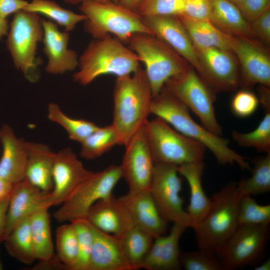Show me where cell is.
Listing matches in <instances>:
<instances>
[{"instance_id": "6da1fadb", "label": "cell", "mask_w": 270, "mask_h": 270, "mask_svg": "<svg viewBox=\"0 0 270 270\" xmlns=\"http://www.w3.org/2000/svg\"><path fill=\"white\" fill-rule=\"evenodd\" d=\"M150 112L180 134L202 144L212 153L220 164H236L242 170H251L246 158L230 147L228 140L196 122L191 117L189 108L165 86L152 98Z\"/></svg>"}, {"instance_id": "7a4b0ae2", "label": "cell", "mask_w": 270, "mask_h": 270, "mask_svg": "<svg viewBox=\"0 0 270 270\" xmlns=\"http://www.w3.org/2000/svg\"><path fill=\"white\" fill-rule=\"evenodd\" d=\"M152 95L144 70L140 67L132 74L117 77L114 90L112 124L126 146L146 123Z\"/></svg>"}, {"instance_id": "3957f363", "label": "cell", "mask_w": 270, "mask_h": 270, "mask_svg": "<svg viewBox=\"0 0 270 270\" xmlns=\"http://www.w3.org/2000/svg\"><path fill=\"white\" fill-rule=\"evenodd\" d=\"M74 80L82 86L106 74H130L140 67L138 56L116 38L107 35L91 41L78 59Z\"/></svg>"}, {"instance_id": "277c9868", "label": "cell", "mask_w": 270, "mask_h": 270, "mask_svg": "<svg viewBox=\"0 0 270 270\" xmlns=\"http://www.w3.org/2000/svg\"><path fill=\"white\" fill-rule=\"evenodd\" d=\"M241 196L234 182L213 194L208 212L192 228L200 248L216 254L234 233Z\"/></svg>"}, {"instance_id": "5b68a950", "label": "cell", "mask_w": 270, "mask_h": 270, "mask_svg": "<svg viewBox=\"0 0 270 270\" xmlns=\"http://www.w3.org/2000/svg\"><path fill=\"white\" fill-rule=\"evenodd\" d=\"M80 9L86 18L84 30L95 39L112 34L124 44L135 34L153 35L142 16L119 2L87 0Z\"/></svg>"}, {"instance_id": "8992f818", "label": "cell", "mask_w": 270, "mask_h": 270, "mask_svg": "<svg viewBox=\"0 0 270 270\" xmlns=\"http://www.w3.org/2000/svg\"><path fill=\"white\" fill-rule=\"evenodd\" d=\"M128 44L145 66L152 97L160 93L168 79L182 74L190 67L184 58L154 35L135 34Z\"/></svg>"}, {"instance_id": "52a82bcc", "label": "cell", "mask_w": 270, "mask_h": 270, "mask_svg": "<svg viewBox=\"0 0 270 270\" xmlns=\"http://www.w3.org/2000/svg\"><path fill=\"white\" fill-rule=\"evenodd\" d=\"M144 127L154 164L178 166L203 161L206 148L180 134L161 118L148 120Z\"/></svg>"}, {"instance_id": "ba28073f", "label": "cell", "mask_w": 270, "mask_h": 270, "mask_svg": "<svg viewBox=\"0 0 270 270\" xmlns=\"http://www.w3.org/2000/svg\"><path fill=\"white\" fill-rule=\"evenodd\" d=\"M10 26L6 44L14 64L27 79L35 81L39 64L36 47L44 36L42 19L38 14L22 10L14 14Z\"/></svg>"}, {"instance_id": "9c48e42d", "label": "cell", "mask_w": 270, "mask_h": 270, "mask_svg": "<svg viewBox=\"0 0 270 270\" xmlns=\"http://www.w3.org/2000/svg\"><path fill=\"white\" fill-rule=\"evenodd\" d=\"M122 178L120 165H110L102 171L93 172L60 205L54 216L60 222L86 218L96 202L112 195L114 188Z\"/></svg>"}, {"instance_id": "30bf717a", "label": "cell", "mask_w": 270, "mask_h": 270, "mask_svg": "<svg viewBox=\"0 0 270 270\" xmlns=\"http://www.w3.org/2000/svg\"><path fill=\"white\" fill-rule=\"evenodd\" d=\"M164 86L198 116L204 127L215 134H222V128L214 108L216 97L211 88L191 67L168 79Z\"/></svg>"}, {"instance_id": "8fae6325", "label": "cell", "mask_w": 270, "mask_h": 270, "mask_svg": "<svg viewBox=\"0 0 270 270\" xmlns=\"http://www.w3.org/2000/svg\"><path fill=\"white\" fill-rule=\"evenodd\" d=\"M269 224L240 225L216 254L224 270L256 264L264 254Z\"/></svg>"}, {"instance_id": "7c38bea8", "label": "cell", "mask_w": 270, "mask_h": 270, "mask_svg": "<svg viewBox=\"0 0 270 270\" xmlns=\"http://www.w3.org/2000/svg\"><path fill=\"white\" fill-rule=\"evenodd\" d=\"M178 166L156 163L150 191L162 216L168 222L192 228L194 222L184 210L180 195L182 182Z\"/></svg>"}, {"instance_id": "4fadbf2b", "label": "cell", "mask_w": 270, "mask_h": 270, "mask_svg": "<svg viewBox=\"0 0 270 270\" xmlns=\"http://www.w3.org/2000/svg\"><path fill=\"white\" fill-rule=\"evenodd\" d=\"M145 124L128 144L120 165L129 192L150 190L154 162L146 136Z\"/></svg>"}, {"instance_id": "5bb4252c", "label": "cell", "mask_w": 270, "mask_h": 270, "mask_svg": "<svg viewBox=\"0 0 270 270\" xmlns=\"http://www.w3.org/2000/svg\"><path fill=\"white\" fill-rule=\"evenodd\" d=\"M231 51L241 66L239 84L246 88L256 84L270 87V57L264 46L254 38L232 36Z\"/></svg>"}, {"instance_id": "9a60e30c", "label": "cell", "mask_w": 270, "mask_h": 270, "mask_svg": "<svg viewBox=\"0 0 270 270\" xmlns=\"http://www.w3.org/2000/svg\"><path fill=\"white\" fill-rule=\"evenodd\" d=\"M93 172L87 170L70 148L56 152L52 168L53 188L46 206L60 205Z\"/></svg>"}, {"instance_id": "2e32d148", "label": "cell", "mask_w": 270, "mask_h": 270, "mask_svg": "<svg viewBox=\"0 0 270 270\" xmlns=\"http://www.w3.org/2000/svg\"><path fill=\"white\" fill-rule=\"evenodd\" d=\"M195 49L202 68L199 76L211 88L227 91L238 87L240 74L232 52L216 48Z\"/></svg>"}, {"instance_id": "e0dca14e", "label": "cell", "mask_w": 270, "mask_h": 270, "mask_svg": "<svg viewBox=\"0 0 270 270\" xmlns=\"http://www.w3.org/2000/svg\"><path fill=\"white\" fill-rule=\"evenodd\" d=\"M143 19L154 36L174 50L198 75L200 74L202 68L195 48L178 16H152Z\"/></svg>"}, {"instance_id": "ac0fdd59", "label": "cell", "mask_w": 270, "mask_h": 270, "mask_svg": "<svg viewBox=\"0 0 270 270\" xmlns=\"http://www.w3.org/2000/svg\"><path fill=\"white\" fill-rule=\"evenodd\" d=\"M44 30L43 52L48 58L46 71L50 74H62L74 70L78 64L76 53L68 48V32H60L52 21L42 19Z\"/></svg>"}, {"instance_id": "d6986e66", "label": "cell", "mask_w": 270, "mask_h": 270, "mask_svg": "<svg viewBox=\"0 0 270 270\" xmlns=\"http://www.w3.org/2000/svg\"><path fill=\"white\" fill-rule=\"evenodd\" d=\"M119 198L134 225L154 238L166 234L168 222L161 215L150 190L129 192Z\"/></svg>"}, {"instance_id": "ffe728a7", "label": "cell", "mask_w": 270, "mask_h": 270, "mask_svg": "<svg viewBox=\"0 0 270 270\" xmlns=\"http://www.w3.org/2000/svg\"><path fill=\"white\" fill-rule=\"evenodd\" d=\"M0 176L12 184L25 179L27 161L26 142L18 138L7 124L0 128Z\"/></svg>"}, {"instance_id": "44dd1931", "label": "cell", "mask_w": 270, "mask_h": 270, "mask_svg": "<svg viewBox=\"0 0 270 270\" xmlns=\"http://www.w3.org/2000/svg\"><path fill=\"white\" fill-rule=\"evenodd\" d=\"M48 194L26 179L14 185L10 196L4 240L16 224L34 212L48 208L46 200Z\"/></svg>"}, {"instance_id": "7402d4cb", "label": "cell", "mask_w": 270, "mask_h": 270, "mask_svg": "<svg viewBox=\"0 0 270 270\" xmlns=\"http://www.w3.org/2000/svg\"><path fill=\"white\" fill-rule=\"evenodd\" d=\"M188 228L180 224L173 223L168 234L154 238L142 268L148 270H180L179 242Z\"/></svg>"}, {"instance_id": "603a6c76", "label": "cell", "mask_w": 270, "mask_h": 270, "mask_svg": "<svg viewBox=\"0 0 270 270\" xmlns=\"http://www.w3.org/2000/svg\"><path fill=\"white\" fill-rule=\"evenodd\" d=\"M86 219L99 230L117 236L134 224L120 198L113 194L96 202Z\"/></svg>"}, {"instance_id": "cb8c5ba5", "label": "cell", "mask_w": 270, "mask_h": 270, "mask_svg": "<svg viewBox=\"0 0 270 270\" xmlns=\"http://www.w3.org/2000/svg\"><path fill=\"white\" fill-rule=\"evenodd\" d=\"M90 224L94 240L88 270H131L119 238Z\"/></svg>"}, {"instance_id": "d4e9b609", "label": "cell", "mask_w": 270, "mask_h": 270, "mask_svg": "<svg viewBox=\"0 0 270 270\" xmlns=\"http://www.w3.org/2000/svg\"><path fill=\"white\" fill-rule=\"evenodd\" d=\"M26 148L25 179L43 192H51L56 152L42 143L26 142Z\"/></svg>"}, {"instance_id": "484cf974", "label": "cell", "mask_w": 270, "mask_h": 270, "mask_svg": "<svg viewBox=\"0 0 270 270\" xmlns=\"http://www.w3.org/2000/svg\"><path fill=\"white\" fill-rule=\"evenodd\" d=\"M204 168V161L178 166L179 174L186 179L190 186V200L186 211L194 222V226L206 215L212 203L211 198L206 196L202 187Z\"/></svg>"}, {"instance_id": "4316f807", "label": "cell", "mask_w": 270, "mask_h": 270, "mask_svg": "<svg viewBox=\"0 0 270 270\" xmlns=\"http://www.w3.org/2000/svg\"><path fill=\"white\" fill-rule=\"evenodd\" d=\"M210 21L223 32L232 36L254 38L250 22L238 8L228 0H210Z\"/></svg>"}, {"instance_id": "83f0119b", "label": "cell", "mask_w": 270, "mask_h": 270, "mask_svg": "<svg viewBox=\"0 0 270 270\" xmlns=\"http://www.w3.org/2000/svg\"><path fill=\"white\" fill-rule=\"evenodd\" d=\"M196 48H216L231 52L232 35L227 34L208 20H196L178 16Z\"/></svg>"}, {"instance_id": "f1b7e54d", "label": "cell", "mask_w": 270, "mask_h": 270, "mask_svg": "<svg viewBox=\"0 0 270 270\" xmlns=\"http://www.w3.org/2000/svg\"><path fill=\"white\" fill-rule=\"evenodd\" d=\"M48 208H41L29 216L30 235L36 259L48 261L56 255L52 238Z\"/></svg>"}, {"instance_id": "f546056e", "label": "cell", "mask_w": 270, "mask_h": 270, "mask_svg": "<svg viewBox=\"0 0 270 270\" xmlns=\"http://www.w3.org/2000/svg\"><path fill=\"white\" fill-rule=\"evenodd\" d=\"M118 237L130 270L142 268L143 262L154 238L146 231L134 224Z\"/></svg>"}, {"instance_id": "4dcf8cb0", "label": "cell", "mask_w": 270, "mask_h": 270, "mask_svg": "<svg viewBox=\"0 0 270 270\" xmlns=\"http://www.w3.org/2000/svg\"><path fill=\"white\" fill-rule=\"evenodd\" d=\"M29 216L16 224L4 240L8 253L18 261L27 265L36 260L30 235Z\"/></svg>"}, {"instance_id": "1f68e13d", "label": "cell", "mask_w": 270, "mask_h": 270, "mask_svg": "<svg viewBox=\"0 0 270 270\" xmlns=\"http://www.w3.org/2000/svg\"><path fill=\"white\" fill-rule=\"evenodd\" d=\"M23 10L42 14L64 27L67 32L72 30L78 23L86 19L84 14L64 8L52 0H32Z\"/></svg>"}, {"instance_id": "d6a6232c", "label": "cell", "mask_w": 270, "mask_h": 270, "mask_svg": "<svg viewBox=\"0 0 270 270\" xmlns=\"http://www.w3.org/2000/svg\"><path fill=\"white\" fill-rule=\"evenodd\" d=\"M80 156L87 160L96 158L117 144H121L120 136L112 124L98 128L82 142Z\"/></svg>"}, {"instance_id": "836d02e7", "label": "cell", "mask_w": 270, "mask_h": 270, "mask_svg": "<svg viewBox=\"0 0 270 270\" xmlns=\"http://www.w3.org/2000/svg\"><path fill=\"white\" fill-rule=\"evenodd\" d=\"M252 162L251 176L236 183L241 196L262 194L270 190V153L254 160Z\"/></svg>"}, {"instance_id": "e575fe53", "label": "cell", "mask_w": 270, "mask_h": 270, "mask_svg": "<svg viewBox=\"0 0 270 270\" xmlns=\"http://www.w3.org/2000/svg\"><path fill=\"white\" fill-rule=\"evenodd\" d=\"M48 118L62 127L70 140L80 144L98 128L92 122L68 116L54 102H50L48 106Z\"/></svg>"}, {"instance_id": "d590c367", "label": "cell", "mask_w": 270, "mask_h": 270, "mask_svg": "<svg viewBox=\"0 0 270 270\" xmlns=\"http://www.w3.org/2000/svg\"><path fill=\"white\" fill-rule=\"evenodd\" d=\"M56 256L67 270H72L78 256V242L71 222L61 225L56 234Z\"/></svg>"}, {"instance_id": "8d00e7d4", "label": "cell", "mask_w": 270, "mask_h": 270, "mask_svg": "<svg viewBox=\"0 0 270 270\" xmlns=\"http://www.w3.org/2000/svg\"><path fill=\"white\" fill-rule=\"evenodd\" d=\"M233 139L244 147H252L257 151L270 153V111L264 112V116L256 128L251 132H240L233 130Z\"/></svg>"}, {"instance_id": "74e56055", "label": "cell", "mask_w": 270, "mask_h": 270, "mask_svg": "<svg viewBox=\"0 0 270 270\" xmlns=\"http://www.w3.org/2000/svg\"><path fill=\"white\" fill-rule=\"evenodd\" d=\"M238 222L240 225L270 224V204L260 205L251 196L240 197Z\"/></svg>"}, {"instance_id": "f35d334b", "label": "cell", "mask_w": 270, "mask_h": 270, "mask_svg": "<svg viewBox=\"0 0 270 270\" xmlns=\"http://www.w3.org/2000/svg\"><path fill=\"white\" fill-rule=\"evenodd\" d=\"M77 236L78 256L72 270H88L94 235L90 222L86 219L72 221Z\"/></svg>"}, {"instance_id": "ab89813d", "label": "cell", "mask_w": 270, "mask_h": 270, "mask_svg": "<svg viewBox=\"0 0 270 270\" xmlns=\"http://www.w3.org/2000/svg\"><path fill=\"white\" fill-rule=\"evenodd\" d=\"M180 260L181 268L186 270H224L215 253L202 248L180 252Z\"/></svg>"}, {"instance_id": "60d3db41", "label": "cell", "mask_w": 270, "mask_h": 270, "mask_svg": "<svg viewBox=\"0 0 270 270\" xmlns=\"http://www.w3.org/2000/svg\"><path fill=\"white\" fill-rule=\"evenodd\" d=\"M185 0H144L136 12L144 18L180 16L184 14Z\"/></svg>"}, {"instance_id": "b9f144b4", "label": "cell", "mask_w": 270, "mask_h": 270, "mask_svg": "<svg viewBox=\"0 0 270 270\" xmlns=\"http://www.w3.org/2000/svg\"><path fill=\"white\" fill-rule=\"evenodd\" d=\"M258 104V97L254 92L244 90L234 96L230 108L234 115L244 118L252 115L257 110Z\"/></svg>"}, {"instance_id": "7bdbcfd3", "label": "cell", "mask_w": 270, "mask_h": 270, "mask_svg": "<svg viewBox=\"0 0 270 270\" xmlns=\"http://www.w3.org/2000/svg\"><path fill=\"white\" fill-rule=\"evenodd\" d=\"M210 0H185L182 14L194 20H210Z\"/></svg>"}, {"instance_id": "ee69618b", "label": "cell", "mask_w": 270, "mask_h": 270, "mask_svg": "<svg viewBox=\"0 0 270 270\" xmlns=\"http://www.w3.org/2000/svg\"><path fill=\"white\" fill-rule=\"evenodd\" d=\"M270 0H244L238 6L244 17L251 22L270 8Z\"/></svg>"}, {"instance_id": "f6af8a7d", "label": "cell", "mask_w": 270, "mask_h": 270, "mask_svg": "<svg viewBox=\"0 0 270 270\" xmlns=\"http://www.w3.org/2000/svg\"><path fill=\"white\" fill-rule=\"evenodd\" d=\"M255 36L266 44L270 43V8L266 10L254 20L250 22Z\"/></svg>"}, {"instance_id": "bcb514c9", "label": "cell", "mask_w": 270, "mask_h": 270, "mask_svg": "<svg viewBox=\"0 0 270 270\" xmlns=\"http://www.w3.org/2000/svg\"><path fill=\"white\" fill-rule=\"evenodd\" d=\"M28 3L25 0H0V18L7 19L10 14L24 10Z\"/></svg>"}, {"instance_id": "7dc6e473", "label": "cell", "mask_w": 270, "mask_h": 270, "mask_svg": "<svg viewBox=\"0 0 270 270\" xmlns=\"http://www.w3.org/2000/svg\"><path fill=\"white\" fill-rule=\"evenodd\" d=\"M10 196L0 200V244L4 238L6 213L9 202Z\"/></svg>"}, {"instance_id": "c3c4849f", "label": "cell", "mask_w": 270, "mask_h": 270, "mask_svg": "<svg viewBox=\"0 0 270 270\" xmlns=\"http://www.w3.org/2000/svg\"><path fill=\"white\" fill-rule=\"evenodd\" d=\"M269 87L261 85L258 89V100L264 112L270 111V91Z\"/></svg>"}, {"instance_id": "681fc988", "label": "cell", "mask_w": 270, "mask_h": 270, "mask_svg": "<svg viewBox=\"0 0 270 270\" xmlns=\"http://www.w3.org/2000/svg\"><path fill=\"white\" fill-rule=\"evenodd\" d=\"M13 186L0 176V200L10 194Z\"/></svg>"}, {"instance_id": "f907efd6", "label": "cell", "mask_w": 270, "mask_h": 270, "mask_svg": "<svg viewBox=\"0 0 270 270\" xmlns=\"http://www.w3.org/2000/svg\"><path fill=\"white\" fill-rule=\"evenodd\" d=\"M144 0H122L119 3L126 8L136 12Z\"/></svg>"}, {"instance_id": "816d5d0a", "label": "cell", "mask_w": 270, "mask_h": 270, "mask_svg": "<svg viewBox=\"0 0 270 270\" xmlns=\"http://www.w3.org/2000/svg\"><path fill=\"white\" fill-rule=\"evenodd\" d=\"M9 28L8 20L0 18V39L8 34Z\"/></svg>"}, {"instance_id": "f5cc1de1", "label": "cell", "mask_w": 270, "mask_h": 270, "mask_svg": "<svg viewBox=\"0 0 270 270\" xmlns=\"http://www.w3.org/2000/svg\"><path fill=\"white\" fill-rule=\"evenodd\" d=\"M254 270H270V258L264 260L260 264L254 267Z\"/></svg>"}, {"instance_id": "db71d44e", "label": "cell", "mask_w": 270, "mask_h": 270, "mask_svg": "<svg viewBox=\"0 0 270 270\" xmlns=\"http://www.w3.org/2000/svg\"><path fill=\"white\" fill-rule=\"evenodd\" d=\"M87 0H64L65 2L71 4H81Z\"/></svg>"}, {"instance_id": "11a10c76", "label": "cell", "mask_w": 270, "mask_h": 270, "mask_svg": "<svg viewBox=\"0 0 270 270\" xmlns=\"http://www.w3.org/2000/svg\"><path fill=\"white\" fill-rule=\"evenodd\" d=\"M230 2H231L232 3L234 4L236 6H237L238 8L240 5V4L242 3L244 0H228Z\"/></svg>"}, {"instance_id": "9f6ffc18", "label": "cell", "mask_w": 270, "mask_h": 270, "mask_svg": "<svg viewBox=\"0 0 270 270\" xmlns=\"http://www.w3.org/2000/svg\"><path fill=\"white\" fill-rule=\"evenodd\" d=\"M100 2H120L122 0H93Z\"/></svg>"}, {"instance_id": "6f0895ef", "label": "cell", "mask_w": 270, "mask_h": 270, "mask_svg": "<svg viewBox=\"0 0 270 270\" xmlns=\"http://www.w3.org/2000/svg\"><path fill=\"white\" fill-rule=\"evenodd\" d=\"M2 269H3V266H2V264L0 257V270H2Z\"/></svg>"}]
</instances>
